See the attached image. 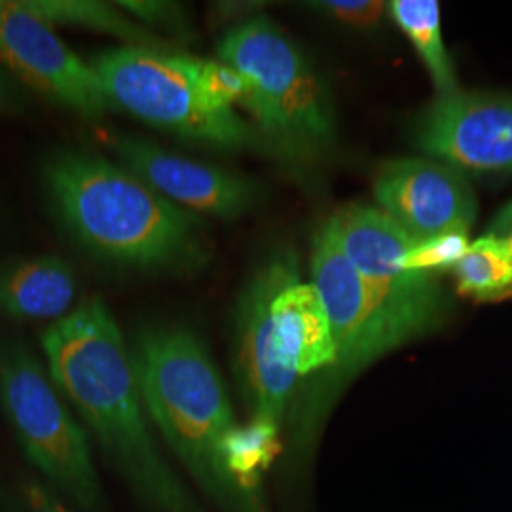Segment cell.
<instances>
[{
  "instance_id": "cell-25",
  "label": "cell",
  "mask_w": 512,
  "mask_h": 512,
  "mask_svg": "<svg viewBox=\"0 0 512 512\" xmlns=\"http://www.w3.org/2000/svg\"><path fill=\"white\" fill-rule=\"evenodd\" d=\"M488 236L505 239L512 247V202L507 203L495 217L494 222L484 232Z\"/></svg>"
},
{
  "instance_id": "cell-20",
  "label": "cell",
  "mask_w": 512,
  "mask_h": 512,
  "mask_svg": "<svg viewBox=\"0 0 512 512\" xmlns=\"http://www.w3.org/2000/svg\"><path fill=\"white\" fill-rule=\"evenodd\" d=\"M194 78L207 105L217 110H234L243 103L247 82L241 74L219 59L194 57Z\"/></svg>"
},
{
  "instance_id": "cell-13",
  "label": "cell",
  "mask_w": 512,
  "mask_h": 512,
  "mask_svg": "<svg viewBox=\"0 0 512 512\" xmlns=\"http://www.w3.org/2000/svg\"><path fill=\"white\" fill-rule=\"evenodd\" d=\"M110 148L143 183L186 211L238 219L258 200V186L217 165L194 162L137 137H114Z\"/></svg>"
},
{
  "instance_id": "cell-23",
  "label": "cell",
  "mask_w": 512,
  "mask_h": 512,
  "mask_svg": "<svg viewBox=\"0 0 512 512\" xmlns=\"http://www.w3.org/2000/svg\"><path fill=\"white\" fill-rule=\"evenodd\" d=\"M116 4L139 23L162 27L179 37H186L188 33V21L184 18L183 8L179 4L158 0H120Z\"/></svg>"
},
{
  "instance_id": "cell-26",
  "label": "cell",
  "mask_w": 512,
  "mask_h": 512,
  "mask_svg": "<svg viewBox=\"0 0 512 512\" xmlns=\"http://www.w3.org/2000/svg\"><path fill=\"white\" fill-rule=\"evenodd\" d=\"M8 99H10V95H8V86H6L4 76L0 73V109L8 103Z\"/></svg>"
},
{
  "instance_id": "cell-2",
  "label": "cell",
  "mask_w": 512,
  "mask_h": 512,
  "mask_svg": "<svg viewBox=\"0 0 512 512\" xmlns=\"http://www.w3.org/2000/svg\"><path fill=\"white\" fill-rule=\"evenodd\" d=\"M55 219L90 255L133 270H184L205 256L202 222L118 162L59 150L42 167Z\"/></svg>"
},
{
  "instance_id": "cell-10",
  "label": "cell",
  "mask_w": 512,
  "mask_h": 512,
  "mask_svg": "<svg viewBox=\"0 0 512 512\" xmlns=\"http://www.w3.org/2000/svg\"><path fill=\"white\" fill-rule=\"evenodd\" d=\"M414 143L463 175H512V93L439 95L421 112Z\"/></svg>"
},
{
  "instance_id": "cell-4",
  "label": "cell",
  "mask_w": 512,
  "mask_h": 512,
  "mask_svg": "<svg viewBox=\"0 0 512 512\" xmlns=\"http://www.w3.org/2000/svg\"><path fill=\"white\" fill-rule=\"evenodd\" d=\"M217 57L245 78L241 107L266 147L296 164L329 154L336 143L329 93L310 61L270 19L256 16L232 27L220 40Z\"/></svg>"
},
{
  "instance_id": "cell-17",
  "label": "cell",
  "mask_w": 512,
  "mask_h": 512,
  "mask_svg": "<svg viewBox=\"0 0 512 512\" xmlns=\"http://www.w3.org/2000/svg\"><path fill=\"white\" fill-rule=\"evenodd\" d=\"M387 12L403 31L423 67L431 76L439 95L458 92V80L452 59L444 46L440 29V6L437 0H391Z\"/></svg>"
},
{
  "instance_id": "cell-19",
  "label": "cell",
  "mask_w": 512,
  "mask_h": 512,
  "mask_svg": "<svg viewBox=\"0 0 512 512\" xmlns=\"http://www.w3.org/2000/svg\"><path fill=\"white\" fill-rule=\"evenodd\" d=\"M454 272L463 294L480 300L512 294V247L505 239L482 234L469 243Z\"/></svg>"
},
{
  "instance_id": "cell-21",
  "label": "cell",
  "mask_w": 512,
  "mask_h": 512,
  "mask_svg": "<svg viewBox=\"0 0 512 512\" xmlns=\"http://www.w3.org/2000/svg\"><path fill=\"white\" fill-rule=\"evenodd\" d=\"M467 249V234H448L442 238L416 243L406 256V264L418 274L433 275L440 270H454Z\"/></svg>"
},
{
  "instance_id": "cell-3",
  "label": "cell",
  "mask_w": 512,
  "mask_h": 512,
  "mask_svg": "<svg viewBox=\"0 0 512 512\" xmlns=\"http://www.w3.org/2000/svg\"><path fill=\"white\" fill-rule=\"evenodd\" d=\"M133 363L148 418L186 471L224 511L264 512L222 461V442L238 425L226 385L202 340L181 325L139 330Z\"/></svg>"
},
{
  "instance_id": "cell-11",
  "label": "cell",
  "mask_w": 512,
  "mask_h": 512,
  "mask_svg": "<svg viewBox=\"0 0 512 512\" xmlns=\"http://www.w3.org/2000/svg\"><path fill=\"white\" fill-rule=\"evenodd\" d=\"M0 63L33 90L86 118L114 110L92 63L82 61L52 25L19 0H0Z\"/></svg>"
},
{
  "instance_id": "cell-15",
  "label": "cell",
  "mask_w": 512,
  "mask_h": 512,
  "mask_svg": "<svg viewBox=\"0 0 512 512\" xmlns=\"http://www.w3.org/2000/svg\"><path fill=\"white\" fill-rule=\"evenodd\" d=\"M76 294V275L61 256H31L0 268V315L4 317L57 321L73 311Z\"/></svg>"
},
{
  "instance_id": "cell-16",
  "label": "cell",
  "mask_w": 512,
  "mask_h": 512,
  "mask_svg": "<svg viewBox=\"0 0 512 512\" xmlns=\"http://www.w3.org/2000/svg\"><path fill=\"white\" fill-rule=\"evenodd\" d=\"M33 16L52 27H76L93 33L120 38L135 48L164 50L165 44L145 29L139 21L128 16L116 2L99 0H19Z\"/></svg>"
},
{
  "instance_id": "cell-1",
  "label": "cell",
  "mask_w": 512,
  "mask_h": 512,
  "mask_svg": "<svg viewBox=\"0 0 512 512\" xmlns=\"http://www.w3.org/2000/svg\"><path fill=\"white\" fill-rule=\"evenodd\" d=\"M40 342L55 385L133 490L158 511L200 512L152 437L133 353L109 306L80 302Z\"/></svg>"
},
{
  "instance_id": "cell-8",
  "label": "cell",
  "mask_w": 512,
  "mask_h": 512,
  "mask_svg": "<svg viewBox=\"0 0 512 512\" xmlns=\"http://www.w3.org/2000/svg\"><path fill=\"white\" fill-rule=\"evenodd\" d=\"M330 220L349 262L410 342L444 325L450 313L444 289L433 275L418 274L406 264L418 241L376 205L353 203Z\"/></svg>"
},
{
  "instance_id": "cell-7",
  "label": "cell",
  "mask_w": 512,
  "mask_h": 512,
  "mask_svg": "<svg viewBox=\"0 0 512 512\" xmlns=\"http://www.w3.org/2000/svg\"><path fill=\"white\" fill-rule=\"evenodd\" d=\"M0 406L25 456L74 501L97 512L103 503L84 425L48 366L21 340H0Z\"/></svg>"
},
{
  "instance_id": "cell-18",
  "label": "cell",
  "mask_w": 512,
  "mask_h": 512,
  "mask_svg": "<svg viewBox=\"0 0 512 512\" xmlns=\"http://www.w3.org/2000/svg\"><path fill=\"white\" fill-rule=\"evenodd\" d=\"M279 427L266 421L249 420L236 425L222 442V461L228 475L247 494H258L264 471L279 452Z\"/></svg>"
},
{
  "instance_id": "cell-12",
  "label": "cell",
  "mask_w": 512,
  "mask_h": 512,
  "mask_svg": "<svg viewBox=\"0 0 512 512\" xmlns=\"http://www.w3.org/2000/svg\"><path fill=\"white\" fill-rule=\"evenodd\" d=\"M374 198L414 241L469 234L476 198L463 173L433 158H403L382 165Z\"/></svg>"
},
{
  "instance_id": "cell-5",
  "label": "cell",
  "mask_w": 512,
  "mask_h": 512,
  "mask_svg": "<svg viewBox=\"0 0 512 512\" xmlns=\"http://www.w3.org/2000/svg\"><path fill=\"white\" fill-rule=\"evenodd\" d=\"M310 272L329 311L336 355L330 368L308 378V389L291 414L293 450L302 458L344 387L387 353L410 344L349 262L330 219L313 236Z\"/></svg>"
},
{
  "instance_id": "cell-14",
  "label": "cell",
  "mask_w": 512,
  "mask_h": 512,
  "mask_svg": "<svg viewBox=\"0 0 512 512\" xmlns=\"http://www.w3.org/2000/svg\"><path fill=\"white\" fill-rule=\"evenodd\" d=\"M275 334L298 378H313L334 363L329 311L319 289L300 275L285 283L272 304Z\"/></svg>"
},
{
  "instance_id": "cell-6",
  "label": "cell",
  "mask_w": 512,
  "mask_h": 512,
  "mask_svg": "<svg viewBox=\"0 0 512 512\" xmlns=\"http://www.w3.org/2000/svg\"><path fill=\"white\" fill-rule=\"evenodd\" d=\"M114 109L177 137L224 150L266 148L255 126L234 110L205 103L194 78V57L120 46L92 59Z\"/></svg>"
},
{
  "instance_id": "cell-9",
  "label": "cell",
  "mask_w": 512,
  "mask_h": 512,
  "mask_svg": "<svg viewBox=\"0 0 512 512\" xmlns=\"http://www.w3.org/2000/svg\"><path fill=\"white\" fill-rule=\"evenodd\" d=\"M293 251L275 253L253 275L239 300L234 368L251 420L281 429L293 403L298 376L287 363L275 334L272 304L279 289L300 275Z\"/></svg>"
},
{
  "instance_id": "cell-24",
  "label": "cell",
  "mask_w": 512,
  "mask_h": 512,
  "mask_svg": "<svg viewBox=\"0 0 512 512\" xmlns=\"http://www.w3.org/2000/svg\"><path fill=\"white\" fill-rule=\"evenodd\" d=\"M25 497H27L31 512H69V509L61 501H57L54 495L37 484L27 486Z\"/></svg>"
},
{
  "instance_id": "cell-22",
  "label": "cell",
  "mask_w": 512,
  "mask_h": 512,
  "mask_svg": "<svg viewBox=\"0 0 512 512\" xmlns=\"http://www.w3.org/2000/svg\"><path fill=\"white\" fill-rule=\"evenodd\" d=\"M308 6L327 18L361 31L380 27L387 12V4L378 0H321L310 2Z\"/></svg>"
}]
</instances>
